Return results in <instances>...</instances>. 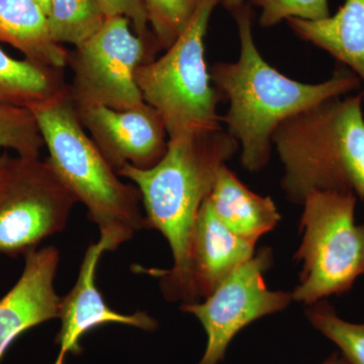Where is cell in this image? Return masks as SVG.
Segmentation results:
<instances>
[{"mask_svg":"<svg viewBox=\"0 0 364 364\" xmlns=\"http://www.w3.org/2000/svg\"><path fill=\"white\" fill-rule=\"evenodd\" d=\"M238 28L240 54L236 62H218L210 79L229 109L221 117L227 132L241 147L242 166L260 171L269 162L272 136L289 117L361 88L356 74L341 66L324 82H299L273 68L257 49L252 31L253 6L244 4L232 11Z\"/></svg>","mask_w":364,"mask_h":364,"instance_id":"cell-1","label":"cell"},{"mask_svg":"<svg viewBox=\"0 0 364 364\" xmlns=\"http://www.w3.org/2000/svg\"><path fill=\"white\" fill-rule=\"evenodd\" d=\"M239 148L236 139L223 129L184 136L168 140L164 156L151 168L127 164L117 171L140 191L146 226L168 241L174 260L170 269L135 267L136 272L159 279L167 301L189 304V254L196 218L220 168Z\"/></svg>","mask_w":364,"mask_h":364,"instance_id":"cell-2","label":"cell"},{"mask_svg":"<svg viewBox=\"0 0 364 364\" xmlns=\"http://www.w3.org/2000/svg\"><path fill=\"white\" fill-rule=\"evenodd\" d=\"M48 152L47 161L60 181L83 203L100 229L105 252L116 251L146 229L140 191L124 183L79 119L68 90L28 107Z\"/></svg>","mask_w":364,"mask_h":364,"instance_id":"cell-3","label":"cell"},{"mask_svg":"<svg viewBox=\"0 0 364 364\" xmlns=\"http://www.w3.org/2000/svg\"><path fill=\"white\" fill-rule=\"evenodd\" d=\"M363 97H334L289 117L272 136L284 166L282 188L303 205L313 191L353 193L364 200Z\"/></svg>","mask_w":364,"mask_h":364,"instance_id":"cell-4","label":"cell"},{"mask_svg":"<svg viewBox=\"0 0 364 364\" xmlns=\"http://www.w3.org/2000/svg\"><path fill=\"white\" fill-rule=\"evenodd\" d=\"M221 0H200L183 32L160 58L142 64L136 81L144 102L161 117L168 140L222 130L221 95L210 79L205 39Z\"/></svg>","mask_w":364,"mask_h":364,"instance_id":"cell-5","label":"cell"},{"mask_svg":"<svg viewBox=\"0 0 364 364\" xmlns=\"http://www.w3.org/2000/svg\"><path fill=\"white\" fill-rule=\"evenodd\" d=\"M353 193L313 191L303 203V242L294 259L303 262L293 301L312 306L351 289L364 275V225L354 220Z\"/></svg>","mask_w":364,"mask_h":364,"instance_id":"cell-6","label":"cell"},{"mask_svg":"<svg viewBox=\"0 0 364 364\" xmlns=\"http://www.w3.org/2000/svg\"><path fill=\"white\" fill-rule=\"evenodd\" d=\"M77 198L47 160L7 154L0 171V254L16 258L65 229Z\"/></svg>","mask_w":364,"mask_h":364,"instance_id":"cell-7","label":"cell"},{"mask_svg":"<svg viewBox=\"0 0 364 364\" xmlns=\"http://www.w3.org/2000/svg\"><path fill=\"white\" fill-rule=\"evenodd\" d=\"M147 43L132 32L128 18L107 16L92 37L69 52L67 65L73 72L69 93L74 105L127 111L145 104L136 71L152 61Z\"/></svg>","mask_w":364,"mask_h":364,"instance_id":"cell-8","label":"cell"},{"mask_svg":"<svg viewBox=\"0 0 364 364\" xmlns=\"http://www.w3.org/2000/svg\"><path fill=\"white\" fill-rule=\"evenodd\" d=\"M272 264L269 248L244 262L203 303L182 304L181 310L198 318L207 333L205 353L198 364H219L237 334L254 321L284 310L291 294L267 289L263 274Z\"/></svg>","mask_w":364,"mask_h":364,"instance_id":"cell-9","label":"cell"},{"mask_svg":"<svg viewBox=\"0 0 364 364\" xmlns=\"http://www.w3.org/2000/svg\"><path fill=\"white\" fill-rule=\"evenodd\" d=\"M74 105L86 132L117 172L127 164L149 169L166 153L168 135L164 123L146 102L127 111Z\"/></svg>","mask_w":364,"mask_h":364,"instance_id":"cell-10","label":"cell"},{"mask_svg":"<svg viewBox=\"0 0 364 364\" xmlns=\"http://www.w3.org/2000/svg\"><path fill=\"white\" fill-rule=\"evenodd\" d=\"M105 252L102 242L90 244L73 289L62 298L59 315L61 329L55 339L60 351L54 364H65L68 354L79 355L82 352L80 344L82 337L100 326L114 323L147 332L157 329V321L148 313L126 315L117 313L107 305L95 282L98 263Z\"/></svg>","mask_w":364,"mask_h":364,"instance_id":"cell-11","label":"cell"},{"mask_svg":"<svg viewBox=\"0 0 364 364\" xmlns=\"http://www.w3.org/2000/svg\"><path fill=\"white\" fill-rule=\"evenodd\" d=\"M59 261L54 246L36 249L25 256L20 279L0 299V361L21 334L59 318L62 298L55 289Z\"/></svg>","mask_w":364,"mask_h":364,"instance_id":"cell-12","label":"cell"},{"mask_svg":"<svg viewBox=\"0 0 364 364\" xmlns=\"http://www.w3.org/2000/svg\"><path fill=\"white\" fill-rule=\"evenodd\" d=\"M256 244L237 236L217 217L208 198L193 228L189 254V304L208 298L241 264L254 256Z\"/></svg>","mask_w":364,"mask_h":364,"instance_id":"cell-13","label":"cell"},{"mask_svg":"<svg viewBox=\"0 0 364 364\" xmlns=\"http://www.w3.org/2000/svg\"><path fill=\"white\" fill-rule=\"evenodd\" d=\"M287 21L299 38L329 53L356 74L364 102V0H345L336 14L324 20Z\"/></svg>","mask_w":364,"mask_h":364,"instance_id":"cell-14","label":"cell"},{"mask_svg":"<svg viewBox=\"0 0 364 364\" xmlns=\"http://www.w3.org/2000/svg\"><path fill=\"white\" fill-rule=\"evenodd\" d=\"M208 200L225 226L251 243L256 244L280 220L272 198L256 195L246 188L226 164L218 172Z\"/></svg>","mask_w":364,"mask_h":364,"instance_id":"cell-15","label":"cell"},{"mask_svg":"<svg viewBox=\"0 0 364 364\" xmlns=\"http://www.w3.org/2000/svg\"><path fill=\"white\" fill-rule=\"evenodd\" d=\"M0 43L39 65L62 70L68 62L69 52L53 40L47 14L36 0H0Z\"/></svg>","mask_w":364,"mask_h":364,"instance_id":"cell-16","label":"cell"},{"mask_svg":"<svg viewBox=\"0 0 364 364\" xmlns=\"http://www.w3.org/2000/svg\"><path fill=\"white\" fill-rule=\"evenodd\" d=\"M68 87L60 69L14 59L0 47V104L30 107Z\"/></svg>","mask_w":364,"mask_h":364,"instance_id":"cell-17","label":"cell"},{"mask_svg":"<svg viewBox=\"0 0 364 364\" xmlns=\"http://www.w3.org/2000/svg\"><path fill=\"white\" fill-rule=\"evenodd\" d=\"M47 18L53 40L74 47L92 37L107 20L97 0H51Z\"/></svg>","mask_w":364,"mask_h":364,"instance_id":"cell-18","label":"cell"},{"mask_svg":"<svg viewBox=\"0 0 364 364\" xmlns=\"http://www.w3.org/2000/svg\"><path fill=\"white\" fill-rule=\"evenodd\" d=\"M311 325L340 349L350 364H364V324L339 318L332 306L320 301L306 311Z\"/></svg>","mask_w":364,"mask_h":364,"instance_id":"cell-19","label":"cell"},{"mask_svg":"<svg viewBox=\"0 0 364 364\" xmlns=\"http://www.w3.org/2000/svg\"><path fill=\"white\" fill-rule=\"evenodd\" d=\"M44 139L28 107L0 104V149H11L18 156L40 158Z\"/></svg>","mask_w":364,"mask_h":364,"instance_id":"cell-20","label":"cell"},{"mask_svg":"<svg viewBox=\"0 0 364 364\" xmlns=\"http://www.w3.org/2000/svg\"><path fill=\"white\" fill-rule=\"evenodd\" d=\"M160 49L176 42L193 18L200 0H143Z\"/></svg>","mask_w":364,"mask_h":364,"instance_id":"cell-21","label":"cell"},{"mask_svg":"<svg viewBox=\"0 0 364 364\" xmlns=\"http://www.w3.org/2000/svg\"><path fill=\"white\" fill-rule=\"evenodd\" d=\"M249 4L260 9L263 28H272L289 18L321 21L331 16L328 0H251Z\"/></svg>","mask_w":364,"mask_h":364,"instance_id":"cell-22","label":"cell"},{"mask_svg":"<svg viewBox=\"0 0 364 364\" xmlns=\"http://www.w3.org/2000/svg\"><path fill=\"white\" fill-rule=\"evenodd\" d=\"M107 16H121L128 18L139 37L148 41L147 11L143 0H97Z\"/></svg>","mask_w":364,"mask_h":364,"instance_id":"cell-23","label":"cell"},{"mask_svg":"<svg viewBox=\"0 0 364 364\" xmlns=\"http://www.w3.org/2000/svg\"><path fill=\"white\" fill-rule=\"evenodd\" d=\"M322 364H350L341 353H334L329 358L326 359Z\"/></svg>","mask_w":364,"mask_h":364,"instance_id":"cell-24","label":"cell"},{"mask_svg":"<svg viewBox=\"0 0 364 364\" xmlns=\"http://www.w3.org/2000/svg\"><path fill=\"white\" fill-rule=\"evenodd\" d=\"M222 6L228 11H234L235 9H238L242 4H245V0H221Z\"/></svg>","mask_w":364,"mask_h":364,"instance_id":"cell-25","label":"cell"},{"mask_svg":"<svg viewBox=\"0 0 364 364\" xmlns=\"http://www.w3.org/2000/svg\"><path fill=\"white\" fill-rule=\"evenodd\" d=\"M36 1H37V4L42 7L43 11H45V14H47L48 16V14H49L50 11V2H51V0H36Z\"/></svg>","mask_w":364,"mask_h":364,"instance_id":"cell-26","label":"cell"},{"mask_svg":"<svg viewBox=\"0 0 364 364\" xmlns=\"http://www.w3.org/2000/svg\"><path fill=\"white\" fill-rule=\"evenodd\" d=\"M7 157V153L4 152V154L0 155V171H1L2 167H4V162H6Z\"/></svg>","mask_w":364,"mask_h":364,"instance_id":"cell-27","label":"cell"}]
</instances>
